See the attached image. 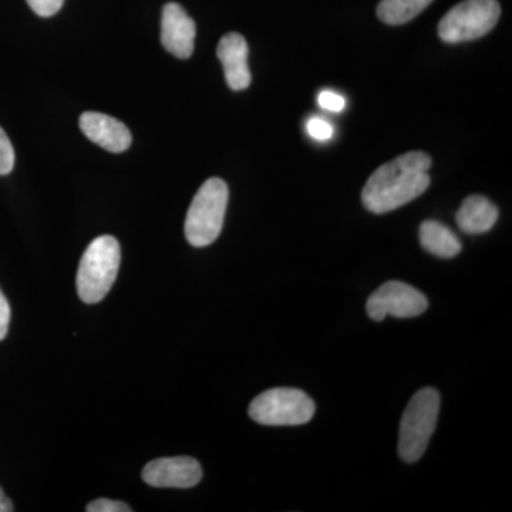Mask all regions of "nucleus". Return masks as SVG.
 I'll use <instances>...</instances> for the list:
<instances>
[{
	"label": "nucleus",
	"mask_w": 512,
	"mask_h": 512,
	"mask_svg": "<svg viewBox=\"0 0 512 512\" xmlns=\"http://www.w3.org/2000/svg\"><path fill=\"white\" fill-rule=\"evenodd\" d=\"M431 158L410 151L377 168L362 191V202L373 214H387L409 204L430 187Z\"/></svg>",
	"instance_id": "obj_1"
},
{
	"label": "nucleus",
	"mask_w": 512,
	"mask_h": 512,
	"mask_svg": "<svg viewBox=\"0 0 512 512\" xmlns=\"http://www.w3.org/2000/svg\"><path fill=\"white\" fill-rule=\"evenodd\" d=\"M228 198V185L221 178H210L201 185L185 218V237L192 247H208L220 237Z\"/></svg>",
	"instance_id": "obj_2"
},
{
	"label": "nucleus",
	"mask_w": 512,
	"mask_h": 512,
	"mask_svg": "<svg viewBox=\"0 0 512 512\" xmlns=\"http://www.w3.org/2000/svg\"><path fill=\"white\" fill-rule=\"evenodd\" d=\"M121 251L116 238L103 235L87 247L77 271V292L86 303L106 298L119 274Z\"/></svg>",
	"instance_id": "obj_3"
},
{
	"label": "nucleus",
	"mask_w": 512,
	"mask_h": 512,
	"mask_svg": "<svg viewBox=\"0 0 512 512\" xmlns=\"http://www.w3.org/2000/svg\"><path fill=\"white\" fill-rule=\"evenodd\" d=\"M440 413V394L426 387L414 394L404 410L400 423L399 454L406 463H416L423 457L436 430Z\"/></svg>",
	"instance_id": "obj_4"
},
{
	"label": "nucleus",
	"mask_w": 512,
	"mask_h": 512,
	"mask_svg": "<svg viewBox=\"0 0 512 512\" xmlns=\"http://www.w3.org/2000/svg\"><path fill=\"white\" fill-rule=\"evenodd\" d=\"M315 410V402L302 390L278 387L252 400L248 414L264 426H301L313 419Z\"/></svg>",
	"instance_id": "obj_5"
},
{
	"label": "nucleus",
	"mask_w": 512,
	"mask_h": 512,
	"mask_svg": "<svg viewBox=\"0 0 512 512\" xmlns=\"http://www.w3.org/2000/svg\"><path fill=\"white\" fill-rule=\"evenodd\" d=\"M500 16L497 0H464L440 20V39L451 45L480 39L495 28Z\"/></svg>",
	"instance_id": "obj_6"
},
{
	"label": "nucleus",
	"mask_w": 512,
	"mask_h": 512,
	"mask_svg": "<svg viewBox=\"0 0 512 512\" xmlns=\"http://www.w3.org/2000/svg\"><path fill=\"white\" fill-rule=\"evenodd\" d=\"M429 308V299L419 289L404 282L390 281L380 286L367 299L366 311L370 319L382 322L386 316L416 318Z\"/></svg>",
	"instance_id": "obj_7"
},
{
	"label": "nucleus",
	"mask_w": 512,
	"mask_h": 512,
	"mask_svg": "<svg viewBox=\"0 0 512 512\" xmlns=\"http://www.w3.org/2000/svg\"><path fill=\"white\" fill-rule=\"evenodd\" d=\"M202 468L195 458L167 457L150 461L143 480L157 488H191L200 483Z\"/></svg>",
	"instance_id": "obj_8"
},
{
	"label": "nucleus",
	"mask_w": 512,
	"mask_h": 512,
	"mask_svg": "<svg viewBox=\"0 0 512 512\" xmlns=\"http://www.w3.org/2000/svg\"><path fill=\"white\" fill-rule=\"evenodd\" d=\"M197 26L183 6L167 3L161 19V43L168 53L178 59H188L194 52Z\"/></svg>",
	"instance_id": "obj_9"
},
{
	"label": "nucleus",
	"mask_w": 512,
	"mask_h": 512,
	"mask_svg": "<svg viewBox=\"0 0 512 512\" xmlns=\"http://www.w3.org/2000/svg\"><path fill=\"white\" fill-rule=\"evenodd\" d=\"M80 128L84 136L110 153H123L130 148L133 140L126 124L107 114L94 113V111L82 114Z\"/></svg>",
	"instance_id": "obj_10"
},
{
	"label": "nucleus",
	"mask_w": 512,
	"mask_h": 512,
	"mask_svg": "<svg viewBox=\"0 0 512 512\" xmlns=\"http://www.w3.org/2000/svg\"><path fill=\"white\" fill-rule=\"evenodd\" d=\"M248 52L247 40L239 33H228L218 43L217 56L224 66L225 80L229 89L234 92H242L251 84Z\"/></svg>",
	"instance_id": "obj_11"
},
{
	"label": "nucleus",
	"mask_w": 512,
	"mask_h": 512,
	"mask_svg": "<svg viewBox=\"0 0 512 512\" xmlns=\"http://www.w3.org/2000/svg\"><path fill=\"white\" fill-rule=\"evenodd\" d=\"M457 225L466 234H484L498 220V208L483 195H470L456 215Z\"/></svg>",
	"instance_id": "obj_12"
},
{
	"label": "nucleus",
	"mask_w": 512,
	"mask_h": 512,
	"mask_svg": "<svg viewBox=\"0 0 512 512\" xmlns=\"http://www.w3.org/2000/svg\"><path fill=\"white\" fill-rule=\"evenodd\" d=\"M419 238L421 247L439 258H454L463 248L457 235L439 221H424L420 225Z\"/></svg>",
	"instance_id": "obj_13"
},
{
	"label": "nucleus",
	"mask_w": 512,
	"mask_h": 512,
	"mask_svg": "<svg viewBox=\"0 0 512 512\" xmlns=\"http://www.w3.org/2000/svg\"><path fill=\"white\" fill-rule=\"evenodd\" d=\"M433 0H382L377 16L386 25L399 26L419 16Z\"/></svg>",
	"instance_id": "obj_14"
},
{
	"label": "nucleus",
	"mask_w": 512,
	"mask_h": 512,
	"mask_svg": "<svg viewBox=\"0 0 512 512\" xmlns=\"http://www.w3.org/2000/svg\"><path fill=\"white\" fill-rule=\"evenodd\" d=\"M13 167H15V150L8 134L0 128V175L12 173Z\"/></svg>",
	"instance_id": "obj_15"
},
{
	"label": "nucleus",
	"mask_w": 512,
	"mask_h": 512,
	"mask_svg": "<svg viewBox=\"0 0 512 512\" xmlns=\"http://www.w3.org/2000/svg\"><path fill=\"white\" fill-rule=\"evenodd\" d=\"M86 511L89 512H131L130 505L121 503V501L109 500V498H99L87 505Z\"/></svg>",
	"instance_id": "obj_16"
},
{
	"label": "nucleus",
	"mask_w": 512,
	"mask_h": 512,
	"mask_svg": "<svg viewBox=\"0 0 512 512\" xmlns=\"http://www.w3.org/2000/svg\"><path fill=\"white\" fill-rule=\"evenodd\" d=\"M30 8L42 18H50L62 9L64 0H28Z\"/></svg>",
	"instance_id": "obj_17"
},
{
	"label": "nucleus",
	"mask_w": 512,
	"mask_h": 512,
	"mask_svg": "<svg viewBox=\"0 0 512 512\" xmlns=\"http://www.w3.org/2000/svg\"><path fill=\"white\" fill-rule=\"evenodd\" d=\"M308 133L319 141H326L333 136V128L328 121L322 119H311L308 121Z\"/></svg>",
	"instance_id": "obj_18"
},
{
	"label": "nucleus",
	"mask_w": 512,
	"mask_h": 512,
	"mask_svg": "<svg viewBox=\"0 0 512 512\" xmlns=\"http://www.w3.org/2000/svg\"><path fill=\"white\" fill-rule=\"evenodd\" d=\"M318 101L322 109L333 111V113H339L346 106V100L340 94L333 92L320 93Z\"/></svg>",
	"instance_id": "obj_19"
},
{
	"label": "nucleus",
	"mask_w": 512,
	"mask_h": 512,
	"mask_svg": "<svg viewBox=\"0 0 512 512\" xmlns=\"http://www.w3.org/2000/svg\"><path fill=\"white\" fill-rule=\"evenodd\" d=\"M10 323V306L8 299L5 298L3 292L0 291V340L8 335Z\"/></svg>",
	"instance_id": "obj_20"
},
{
	"label": "nucleus",
	"mask_w": 512,
	"mask_h": 512,
	"mask_svg": "<svg viewBox=\"0 0 512 512\" xmlns=\"http://www.w3.org/2000/svg\"><path fill=\"white\" fill-rule=\"evenodd\" d=\"M10 511H13V505L10 503L9 498L3 494L2 488H0V512Z\"/></svg>",
	"instance_id": "obj_21"
}]
</instances>
